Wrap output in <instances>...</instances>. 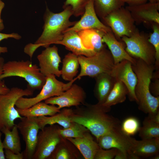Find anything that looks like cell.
Listing matches in <instances>:
<instances>
[{"mask_svg": "<svg viewBox=\"0 0 159 159\" xmlns=\"http://www.w3.org/2000/svg\"><path fill=\"white\" fill-rule=\"evenodd\" d=\"M84 105V106L72 110L70 120L86 127L97 140L114 128L120 126L119 120L107 114L110 108L98 103Z\"/></svg>", "mask_w": 159, "mask_h": 159, "instance_id": "1", "label": "cell"}, {"mask_svg": "<svg viewBox=\"0 0 159 159\" xmlns=\"http://www.w3.org/2000/svg\"><path fill=\"white\" fill-rule=\"evenodd\" d=\"M63 8L64 10L62 11L54 13L47 6L44 15V24L41 35L34 44H28L24 49V52L31 58L39 47L46 48L62 40L65 32L77 22L69 20L70 17L73 15L71 7L68 6Z\"/></svg>", "mask_w": 159, "mask_h": 159, "instance_id": "2", "label": "cell"}, {"mask_svg": "<svg viewBox=\"0 0 159 159\" xmlns=\"http://www.w3.org/2000/svg\"><path fill=\"white\" fill-rule=\"evenodd\" d=\"M135 59L132 67L137 78L135 93L138 108L148 114L155 113L159 110V96L153 95L150 89L154 65L148 64L140 59Z\"/></svg>", "mask_w": 159, "mask_h": 159, "instance_id": "3", "label": "cell"}, {"mask_svg": "<svg viewBox=\"0 0 159 159\" xmlns=\"http://www.w3.org/2000/svg\"><path fill=\"white\" fill-rule=\"evenodd\" d=\"M13 76L24 78L29 87L34 90L41 89L46 81V77L41 73L39 67L28 60L5 62L0 80Z\"/></svg>", "mask_w": 159, "mask_h": 159, "instance_id": "4", "label": "cell"}, {"mask_svg": "<svg viewBox=\"0 0 159 159\" xmlns=\"http://www.w3.org/2000/svg\"><path fill=\"white\" fill-rule=\"evenodd\" d=\"M34 90L29 87L25 89L12 87L7 93L0 95V129L5 127L11 130L15 125L14 121L22 117L15 106L21 97L33 95Z\"/></svg>", "mask_w": 159, "mask_h": 159, "instance_id": "5", "label": "cell"}, {"mask_svg": "<svg viewBox=\"0 0 159 159\" xmlns=\"http://www.w3.org/2000/svg\"><path fill=\"white\" fill-rule=\"evenodd\" d=\"M78 59L81 70L76 77L77 79L85 76L94 78L102 73L110 74L115 65L111 54L106 47L92 56L80 55Z\"/></svg>", "mask_w": 159, "mask_h": 159, "instance_id": "6", "label": "cell"}, {"mask_svg": "<svg viewBox=\"0 0 159 159\" xmlns=\"http://www.w3.org/2000/svg\"><path fill=\"white\" fill-rule=\"evenodd\" d=\"M56 77L52 74L46 76L45 83L40 92L34 97H20L16 102V107L21 109L28 108L50 97L59 96L69 89L77 80L76 77L68 83H64L57 80Z\"/></svg>", "mask_w": 159, "mask_h": 159, "instance_id": "7", "label": "cell"}, {"mask_svg": "<svg viewBox=\"0 0 159 159\" xmlns=\"http://www.w3.org/2000/svg\"><path fill=\"white\" fill-rule=\"evenodd\" d=\"M148 38L137 29L131 36L123 37L121 40L126 45V51L131 57L141 59L148 64L154 65L155 50Z\"/></svg>", "mask_w": 159, "mask_h": 159, "instance_id": "8", "label": "cell"}, {"mask_svg": "<svg viewBox=\"0 0 159 159\" xmlns=\"http://www.w3.org/2000/svg\"><path fill=\"white\" fill-rule=\"evenodd\" d=\"M101 19L104 24L111 29L117 40L124 36L130 37L137 29L130 12L123 6Z\"/></svg>", "mask_w": 159, "mask_h": 159, "instance_id": "9", "label": "cell"}, {"mask_svg": "<svg viewBox=\"0 0 159 159\" xmlns=\"http://www.w3.org/2000/svg\"><path fill=\"white\" fill-rule=\"evenodd\" d=\"M55 124L45 127L38 135L37 144L32 159H48L63 137Z\"/></svg>", "mask_w": 159, "mask_h": 159, "instance_id": "10", "label": "cell"}, {"mask_svg": "<svg viewBox=\"0 0 159 159\" xmlns=\"http://www.w3.org/2000/svg\"><path fill=\"white\" fill-rule=\"evenodd\" d=\"M20 119L16 125L26 144L23 151L24 159H32L37 144L39 127L36 117H22Z\"/></svg>", "mask_w": 159, "mask_h": 159, "instance_id": "11", "label": "cell"}, {"mask_svg": "<svg viewBox=\"0 0 159 159\" xmlns=\"http://www.w3.org/2000/svg\"><path fill=\"white\" fill-rule=\"evenodd\" d=\"M134 139L124 133L120 125L101 136L97 141L100 147L103 149L114 148L128 152L131 150Z\"/></svg>", "mask_w": 159, "mask_h": 159, "instance_id": "12", "label": "cell"}, {"mask_svg": "<svg viewBox=\"0 0 159 159\" xmlns=\"http://www.w3.org/2000/svg\"><path fill=\"white\" fill-rule=\"evenodd\" d=\"M86 93L79 85L73 84L61 95L46 99V103L57 105L59 109L72 106L77 107L85 104Z\"/></svg>", "mask_w": 159, "mask_h": 159, "instance_id": "13", "label": "cell"}, {"mask_svg": "<svg viewBox=\"0 0 159 159\" xmlns=\"http://www.w3.org/2000/svg\"><path fill=\"white\" fill-rule=\"evenodd\" d=\"M116 80L122 82L127 87L128 95L131 101H136L135 89L137 82V78L132 67V63L124 60L115 64L110 74Z\"/></svg>", "mask_w": 159, "mask_h": 159, "instance_id": "14", "label": "cell"}, {"mask_svg": "<svg viewBox=\"0 0 159 159\" xmlns=\"http://www.w3.org/2000/svg\"><path fill=\"white\" fill-rule=\"evenodd\" d=\"M37 59L40 71L44 76L52 74L59 77L61 75V71L59 69L61 58L56 46L45 48L37 56Z\"/></svg>", "mask_w": 159, "mask_h": 159, "instance_id": "15", "label": "cell"}, {"mask_svg": "<svg viewBox=\"0 0 159 159\" xmlns=\"http://www.w3.org/2000/svg\"><path fill=\"white\" fill-rule=\"evenodd\" d=\"M82 16L80 20L77 21L73 26L65 32L72 30L78 32L89 29H97L105 33L112 32L109 27L104 24L98 19L95 11L93 0H90L87 4Z\"/></svg>", "mask_w": 159, "mask_h": 159, "instance_id": "16", "label": "cell"}, {"mask_svg": "<svg viewBox=\"0 0 159 159\" xmlns=\"http://www.w3.org/2000/svg\"><path fill=\"white\" fill-rule=\"evenodd\" d=\"M130 12L135 22L142 23H155L159 24V2L145 3L125 7Z\"/></svg>", "mask_w": 159, "mask_h": 159, "instance_id": "17", "label": "cell"}, {"mask_svg": "<svg viewBox=\"0 0 159 159\" xmlns=\"http://www.w3.org/2000/svg\"><path fill=\"white\" fill-rule=\"evenodd\" d=\"M55 44L64 46L67 49L78 56L90 57L96 53L94 51L86 48L77 32L72 30L65 32L62 39Z\"/></svg>", "mask_w": 159, "mask_h": 159, "instance_id": "18", "label": "cell"}, {"mask_svg": "<svg viewBox=\"0 0 159 159\" xmlns=\"http://www.w3.org/2000/svg\"><path fill=\"white\" fill-rule=\"evenodd\" d=\"M102 42L108 47L112 56L115 64L124 60L135 64L136 59L131 57L126 52L122 43L116 39L112 32L105 33L102 38Z\"/></svg>", "mask_w": 159, "mask_h": 159, "instance_id": "19", "label": "cell"}, {"mask_svg": "<svg viewBox=\"0 0 159 159\" xmlns=\"http://www.w3.org/2000/svg\"><path fill=\"white\" fill-rule=\"evenodd\" d=\"M95 83L94 94L98 103L102 104L106 100L112 89L116 80L107 73L100 74L94 77Z\"/></svg>", "mask_w": 159, "mask_h": 159, "instance_id": "20", "label": "cell"}, {"mask_svg": "<svg viewBox=\"0 0 159 159\" xmlns=\"http://www.w3.org/2000/svg\"><path fill=\"white\" fill-rule=\"evenodd\" d=\"M65 138L78 149L85 159H94L96 152L100 148L98 143L94 140L89 131L82 138Z\"/></svg>", "mask_w": 159, "mask_h": 159, "instance_id": "21", "label": "cell"}, {"mask_svg": "<svg viewBox=\"0 0 159 159\" xmlns=\"http://www.w3.org/2000/svg\"><path fill=\"white\" fill-rule=\"evenodd\" d=\"M84 46L88 49L94 51L96 53L106 47L102 42L104 32L96 29H89L78 32Z\"/></svg>", "mask_w": 159, "mask_h": 159, "instance_id": "22", "label": "cell"}, {"mask_svg": "<svg viewBox=\"0 0 159 159\" xmlns=\"http://www.w3.org/2000/svg\"><path fill=\"white\" fill-rule=\"evenodd\" d=\"M131 150L141 158L150 157L159 152V138L137 140L134 139Z\"/></svg>", "mask_w": 159, "mask_h": 159, "instance_id": "23", "label": "cell"}, {"mask_svg": "<svg viewBox=\"0 0 159 159\" xmlns=\"http://www.w3.org/2000/svg\"><path fill=\"white\" fill-rule=\"evenodd\" d=\"M72 111L71 109H63L52 116L36 117L40 129L42 130L47 125H52L56 124L61 126L64 128L69 127L72 122L70 119Z\"/></svg>", "mask_w": 159, "mask_h": 159, "instance_id": "24", "label": "cell"}, {"mask_svg": "<svg viewBox=\"0 0 159 159\" xmlns=\"http://www.w3.org/2000/svg\"><path fill=\"white\" fill-rule=\"evenodd\" d=\"M19 114L22 117H37L41 116H51L59 112L60 110L55 105H49L41 102L25 109L16 107Z\"/></svg>", "mask_w": 159, "mask_h": 159, "instance_id": "25", "label": "cell"}, {"mask_svg": "<svg viewBox=\"0 0 159 159\" xmlns=\"http://www.w3.org/2000/svg\"><path fill=\"white\" fill-rule=\"evenodd\" d=\"M79 66L78 56L72 52L67 53L62 60L61 70L62 78L69 82L72 80L78 72Z\"/></svg>", "mask_w": 159, "mask_h": 159, "instance_id": "26", "label": "cell"}, {"mask_svg": "<svg viewBox=\"0 0 159 159\" xmlns=\"http://www.w3.org/2000/svg\"><path fill=\"white\" fill-rule=\"evenodd\" d=\"M18 130L16 125L11 130L5 127L1 129V132L5 136L2 142L4 149L9 150L15 153L21 152V145Z\"/></svg>", "mask_w": 159, "mask_h": 159, "instance_id": "27", "label": "cell"}, {"mask_svg": "<svg viewBox=\"0 0 159 159\" xmlns=\"http://www.w3.org/2000/svg\"><path fill=\"white\" fill-rule=\"evenodd\" d=\"M128 93V89L125 85L121 81L116 80L112 89L102 105L111 108L113 105L124 102Z\"/></svg>", "mask_w": 159, "mask_h": 159, "instance_id": "28", "label": "cell"}, {"mask_svg": "<svg viewBox=\"0 0 159 159\" xmlns=\"http://www.w3.org/2000/svg\"><path fill=\"white\" fill-rule=\"evenodd\" d=\"M96 13L102 19L112 11L123 7L124 0H93Z\"/></svg>", "mask_w": 159, "mask_h": 159, "instance_id": "29", "label": "cell"}, {"mask_svg": "<svg viewBox=\"0 0 159 159\" xmlns=\"http://www.w3.org/2000/svg\"><path fill=\"white\" fill-rule=\"evenodd\" d=\"M139 136L142 139L159 138V124L153 121L149 116L145 117L143 126L138 131Z\"/></svg>", "mask_w": 159, "mask_h": 159, "instance_id": "30", "label": "cell"}, {"mask_svg": "<svg viewBox=\"0 0 159 159\" xmlns=\"http://www.w3.org/2000/svg\"><path fill=\"white\" fill-rule=\"evenodd\" d=\"M59 131L61 135L63 138H77L82 137L89 131L83 125L72 122L71 125L67 128H59Z\"/></svg>", "mask_w": 159, "mask_h": 159, "instance_id": "31", "label": "cell"}, {"mask_svg": "<svg viewBox=\"0 0 159 159\" xmlns=\"http://www.w3.org/2000/svg\"><path fill=\"white\" fill-rule=\"evenodd\" d=\"M65 140V138H63L48 159H71L77 158L75 153H74L70 149L71 148L66 144Z\"/></svg>", "mask_w": 159, "mask_h": 159, "instance_id": "32", "label": "cell"}, {"mask_svg": "<svg viewBox=\"0 0 159 159\" xmlns=\"http://www.w3.org/2000/svg\"><path fill=\"white\" fill-rule=\"evenodd\" d=\"M153 32L149 37L148 40L153 46L155 50V70L159 69V24L155 23H151Z\"/></svg>", "mask_w": 159, "mask_h": 159, "instance_id": "33", "label": "cell"}, {"mask_svg": "<svg viewBox=\"0 0 159 159\" xmlns=\"http://www.w3.org/2000/svg\"><path fill=\"white\" fill-rule=\"evenodd\" d=\"M140 127L139 120L132 117L126 118L121 125L122 131L130 136L134 135L138 132Z\"/></svg>", "mask_w": 159, "mask_h": 159, "instance_id": "34", "label": "cell"}, {"mask_svg": "<svg viewBox=\"0 0 159 159\" xmlns=\"http://www.w3.org/2000/svg\"><path fill=\"white\" fill-rule=\"evenodd\" d=\"M90 0H66L63 8L68 6L71 7L73 15L76 17L82 16L84 14L85 7Z\"/></svg>", "mask_w": 159, "mask_h": 159, "instance_id": "35", "label": "cell"}, {"mask_svg": "<svg viewBox=\"0 0 159 159\" xmlns=\"http://www.w3.org/2000/svg\"><path fill=\"white\" fill-rule=\"evenodd\" d=\"M117 149H104L100 148L96 152L94 159H112L115 155Z\"/></svg>", "mask_w": 159, "mask_h": 159, "instance_id": "36", "label": "cell"}, {"mask_svg": "<svg viewBox=\"0 0 159 159\" xmlns=\"http://www.w3.org/2000/svg\"><path fill=\"white\" fill-rule=\"evenodd\" d=\"M10 38H14L16 39H19L21 38V37L16 33L6 34L0 32V42L3 39ZM7 52L8 49L6 47L0 46V54L2 53H6Z\"/></svg>", "mask_w": 159, "mask_h": 159, "instance_id": "37", "label": "cell"}, {"mask_svg": "<svg viewBox=\"0 0 159 159\" xmlns=\"http://www.w3.org/2000/svg\"><path fill=\"white\" fill-rule=\"evenodd\" d=\"M4 155L6 159H23L24 154L23 152L15 153L9 149H5Z\"/></svg>", "mask_w": 159, "mask_h": 159, "instance_id": "38", "label": "cell"}, {"mask_svg": "<svg viewBox=\"0 0 159 159\" xmlns=\"http://www.w3.org/2000/svg\"><path fill=\"white\" fill-rule=\"evenodd\" d=\"M154 81L150 85V89L151 94L155 96L159 95V79L157 78L153 79Z\"/></svg>", "mask_w": 159, "mask_h": 159, "instance_id": "39", "label": "cell"}, {"mask_svg": "<svg viewBox=\"0 0 159 159\" xmlns=\"http://www.w3.org/2000/svg\"><path fill=\"white\" fill-rule=\"evenodd\" d=\"M115 159H128V154L127 152H125L117 150L115 156Z\"/></svg>", "mask_w": 159, "mask_h": 159, "instance_id": "40", "label": "cell"}, {"mask_svg": "<svg viewBox=\"0 0 159 159\" xmlns=\"http://www.w3.org/2000/svg\"><path fill=\"white\" fill-rule=\"evenodd\" d=\"M10 89L6 85L4 81L0 80V95L7 93Z\"/></svg>", "mask_w": 159, "mask_h": 159, "instance_id": "41", "label": "cell"}, {"mask_svg": "<svg viewBox=\"0 0 159 159\" xmlns=\"http://www.w3.org/2000/svg\"><path fill=\"white\" fill-rule=\"evenodd\" d=\"M124 1L125 3H127L128 5L133 6L145 3L147 0H124Z\"/></svg>", "mask_w": 159, "mask_h": 159, "instance_id": "42", "label": "cell"}, {"mask_svg": "<svg viewBox=\"0 0 159 159\" xmlns=\"http://www.w3.org/2000/svg\"><path fill=\"white\" fill-rule=\"evenodd\" d=\"M4 6V3L2 0H0V32L3 30L4 28L3 20L1 18V13Z\"/></svg>", "mask_w": 159, "mask_h": 159, "instance_id": "43", "label": "cell"}, {"mask_svg": "<svg viewBox=\"0 0 159 159\" xmlns=\"http://www.w3.org/2000/svg\"><path fill=\"white\" fill-rule=\"evenodd\" d=\"M2 135L0 129V159H5L4 152V147L3 142H2L1 137Z\"/></svg>", "mask_w": 159, "mask_h": 159, "instance_id": "44", "label": "cell"}, {"mask_svg": "<svg viewBox=\"0 0 159 159\" xmlns=\"http://www.w3.org/2000/svg\"><path fill=\"white\" fill-rule=\"evenodd\" d=\"M5 63L4 58L0 57V75L2 74L3 71V67Z\"/></svg>", "mask_w": 159, "mask_h": 159, "instance_id": "45", "label": "cell"}, {"mask_svg": "<svg viewBox=\"0 0 159 159\" xmlns=\"http://www.w3.org/2000/svg\"><path fill=\"white\" fill-rule=\"evenodd\" d=\"M150 159H159V153L157 154L152 156L150 158Z\"/></svg>", "mask_w": 159, "mask_h": 159, "instance_id": "46", "label": "cell"}, {"mask_svg": "<svg viewBox=\"0 0 159 159\" xmlns=\"http://www.w3.org/2000/svg\"><path fill=\"white\" fill-rule=\"evenodd\" d=\"M149 1V2H159V0H147Z\"/></svg>", "mask_w": 159, "mask_h": 159, "instance_id": "47", "label": "cell"}]
</instances>
